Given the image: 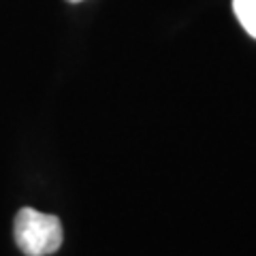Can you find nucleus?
I'll return each instance as SVG.
<instances>
[{
    "mask_svg": "<svg viewBox=\"0 0 256 256\" xmlns=\"http://www.w3.org/2000/svg\"><path fill=\"white\" fill-rule=\"evenodd\" d=\"M15 244L26 256H47L62 246V224L52 214L24 207L15 216Z\"/></svg>",
    "mask_w": 256,
    "mask_h": 256,
    "instance_id": "1",
    "label": "nucleus"
},
{
    "mask_svg": "<svg viewBox=\"0 0 256 256\" xmlns=\"http://www.w3.org/2000/svg\"><path fill=\"white\" fill-rule=\"evenodd\" d=\"M233 11L244 30L256 38V0H233Z\"/></svg>",
    "mask_w": 256,
    "mask_h": 256,
    "instance_id": "2",
    "label": "nucleus"
},
{
    "mask_svg": "<svg viewBox=\"0 0 256 256\" xmlns=\"http://www.w3.org/2000/svg\"><path fill=\"white\" fill-rule=\"evenodd\" d=\"M66 2H73V4H77V2H84V0H66Z\"/></svg>",
    "mask_w": 256,
    "mask_h": 256,
    "instance_id": "3",
    "label": "nucleus"
}]
</instances>
